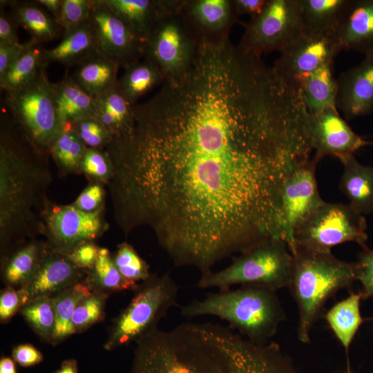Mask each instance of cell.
Here are the masks:
<instances>
[{"instance_id": "1", "label": "cell", "mask_w": 373, "mask_h": 373, "mask_svg": "<svg viewBox=\"0 0 373 373\" xmlns=\"http://www.w3.org/2000/svg\"><path fill=\"white\" fill-rule=\"evenodd\" d=\"M105 150L117 225L149 227L175 266L203 275L279 238L283 186L313 149L300 90L224 39L201 42Z\"/></svg>"}, {"instance_id": "2", "label": "cell", "mask_w": 373, "mask_h": 373, "mask_svg": "<svg viewBox=\"0 0 373 373\" xmlns=\"http://www.w3.org/2000/svg\"><path fill=\"white\" fill-rule=\"evenodd\" d=\"M130 373L300 372L276 343H254L219 324L188 322L137 341Z\"/></svg>"}, {"instance_id": "3", "label": "cell", "mask_w": 373, "mask_h": 373, "mask_svg": "<svg viewBox=\"0 0 373 373\" xmlns=\"http://www.w3.org/2000/svg\"><path fill=\"white\" fill-rule=\"evenodd\" d=\"M37 149L9 115L0 127V257L41 235L52 178L48 155Z\"/></svg>"}, {"instance_id": "4", "label": "cell", "mask_w": 373, "mask_h": 373, "mask_svg": "<svg viewBox=\"0 0 373 373\" xmlns=\"http://www.w3.org/2000/svg\"><path fill=\"white\" fill-rule=\"evenodd\" d=\"M289 289L298 311L297 334L303 343L310 342V332L327 300L338 291L358 280L356 262H347L332 252L295 248Z\"/></svg>"}, {"instance_id": "5", "label": "cell", "mask_w": 373, "mask_h": 373, "mask_svg": "<svg viewBox=\"0 0 373 373\" xmlns=\"http://www.w3.org/2000/svg\"><path fill=\"white\" fill-rule=\"evenodd\" d=\"M276 292L250 285L233 290H219L182 306L180 312L189 318L217 316L227 321L230 328L238 329L248 340L267 343L286 318Z\"/></svg>"}, {"instance_id": "6", "label": "cell", "mask_w": 373, "mask_h": 373, "mask_svg": "<svg viewBox=\"0 0 373 373\" xmlns=\"http://www.w3.org/2000/svg\"><path fill=\"white\" fill-rule=\"evenodd\" d=\"M292 260L287 242L280 238H271L234 258L226 268L202 275L196 286L223 291L241 285L276 291L288 287Z\"/></svg>"}, {"instance_id": "7", "label": "cell", "mask_w": 373, "mask_h": 373, "mask_svg": "<svg viewBox=\"0 0 373 373\" xmlns=\"http://www.w3.org/2000/svg\"><path fill=\"white\" fill-rule=\"evenodd\" d=\"M178 290L168 274H151L138 284L130 303L113 320L104 348L112 351L136 343L154 332L160 321L177 305Z\"/></svg>"}, {"instance_id": "8", "label": "cell", "mask_w": 373, "mask_h": 373, "mask_svg": "<svg viewBox=\"0 0 373 373\" xmlns=\"http://www.w3.org/2000/svg\"><path fill=\"white\" fill-rule=\"evenodd\" d=\"M367 223L364 215L350 204L324 202L296 228L294 249L330 253L340 244L355 242L367 246Z\"/></svg>"}, {"instance_id": "9", "label": "cell", "mask_w": 373, "mask_h": 373, "mask_svg": "<svg viewBox=\"0 0 373 373\" xmlns=\"http://www.w3.org/2000/svg\"><path fill=\"white\" fill-rule=\"evenodd\" d=\"M46 68L27 87L6 93L5 104L19 129L40 151L49 149L61 130L55 109L53 86Z\"/></svg>"}, {"instance_id": "10", "label": "cell", "mask_w": 373, "mask_h": 373, "mask_svg": "<svg viewBox=\"0 0 373 373\" xmlns=\"http://www.w3.org/2000/svg\"><path fill=\"white\" fill-rule=\"evenodd\" d=\"M182 1L160 16L145 43L144 57L157 65L165 80L186 72L201 39L181 11Z\"/></svg>"}, {"instance_id": "11", "label": "cell", "mask_w": 373, "mask_h": 373, "mask_svg": "<svg viewBox=\"0 0 373 373\" xmlns=\"http://www.w3.org/2000/svg\"><path fill=\"white\" fill-rule=\"evenodd\" d=\"M303 34L298 0H268L262 12L246 24L238 46L261 57L282 52Z\"/></svg>"}, {"instance_id": "12", "label": "cell", "mask_w": 373, "mask_h": 373, "mask_svg": "<svg viewBox=\"0 0 373 373\" xmlns=\"http://www.w3.org/2000/svg\"><path fill=\"white\" fill-rule=\"evenodd\" d=\"M108 227L105 208L86 212L72 204L50 202L43 215L41 235L50 251L68 255L79 245L95 242Z\"/></svg>"}, {"instance_id": "13", "label": "cell", "mask_w": 373, "mask_h": 373, "mask_svg": "<svg viewBox=\"0 0 373 373\" xmlns=\"http://www.w3.org/2000/svg\"><path fill=\"white\" fill-rule=\"evenodd\" d=\"M321 158L316 155L298 163L289 175L282 190L278 216L280 238L291 253L294 233L298 225L325 201L316 179V168Z\"/></svg>"}, {"instance_id": "14", "label": "cell", "mask_w": 373, "mask_h": 373, "mask_svg": "<svg viewBox=\"0 0 373 373\" xmlns=\"http://www.w3.org/2000/svg\"><path fill=\"white\" fill-rule=\"evenodd\" d=\"M88 21L97 55L124 68L144 57L145 42L104 3L92 0Z\"/></svg>"}, {"instance_id": "15", "label": "cell", "mask_w": 373, "mask_h": 373, "mask_svg": "<svg viewBox=\"0 0 373 373\" xmlns=\"http://www.w3.org/2000/svg\"><path fill=\"white\" fill-rule=\"evenodd\" d=\"M340 51L334 37L303 34L280 52L273 68L285 80L298 86L305 76L323 65L333 63Z\"/></svg>"}, {"instance_id": "16", "label": "cell", "mask_w": 373, "mask_h": 373, "mask_svg": "<svg viewBox=\"0 0 373 373\" xmlns=\"http://www.w3.org/2000/svg\"><path fill=\"white\" fill-rule=\"evenodd\" d=\"M309 128L312 149L321 159L329 155L339 160L362 147L373 146V141L366 140L350 127L336 108L309 114Z\"/></svg>"}, {"instance_id": "17", "label": "cell", "mask_w": 373, "mask_h": 373, "mask_svg": "<svg viewBox=\"0 0 373 373\" xmlns=\"http://www.w3.org/2000/svg\"><path fill=\"white\" fill-rule=\"evenodd\" d=\"M335 105L346 120L372 112L373 53L365 55L358 65L339 75Z\"/></svg>"}, {"instance_id": "18", "label": "cell", "mask_w": 373, "mask_h": 373, "mask_svg": "<svg viewBox=\"0 0 373 373\" xmlns=\"http://www.w3.org/2000/svg\"><path fill=\"white\" fill-rule=\"evenodd\" d=\"M86 271L78 268L68 255L50 251L34 278L20 289L23 303L41 296H54L70 286L82 281Z\"/></svg>"}, {"instance_id": "19", "label": "cell", "mask_w": 373, "mask_h": 373, "mask_svg": "<svg viewBox=\"0 0 373 373\" xmlns=\"http://www.w3.org/2000/svg\"><path fill=\"white\" fill-rule=\"evenodd\" d=\"M181 11L200 39L229 35L238 19L233 0H183Z\"/></svg>"}, {"instance_id": "20", "label": "cell", "mask_w": 373, "mask_h": 373, "mask_svg": "<svg viewBox=\"0 0 373 373\" xmlns=\"http://www.w3.org/2000/svg\"><path fill=\"white\" fill-rule=\"evenodd\" d=\"M334 38L340 50L373 53V0H351Z\"/></svg>"}, {"instance_id": "21", "label": "cell", "mask_w": 373, "mask_h": 373, "mask_svg": "<svg viewBox=\"0 0 373 373\" xmlns=\"http://www.w3.org/2000/svg\"><path fill=\"white\" fill-rule=\"evenodd\" d=\"M48 248L45 240H30L1 258V278L6 287L22 289L35 276Z\"/></svg>"}, {"instance_id": "22", "label": "cell", "mask_w": 373, "mask_h": 373, "mask_svg": "<svg viewBox=\"0 0 373 373\" xmlns=\"http://www.w3.org/2000/svg\"><path fill=\"white\" fill-rule=\"evenodd\" d=\"M181 0H103L109 9L146 43L154 25Z\"/></svg>"}, {"instance_id": "23", "label": "cell", "mask_w": 373, "mask_h": 373, "mask_svg": "<svg viewBox=\"0 0 373 373\" xmlns=\"http://www.w3.org/2000/svg\"><path fill=\"white\" fill-rule=\"evenodd\" d=\"M351 0H298L303 30L316 37H334Z\"/></svg>"}, {"instance_id": "24", "label": "cell", "mask_w": 373, "mask_h": 373, "mask_svg": "<svg viewBox=\"0 0 373 373\" xmlns=\"http://www.w3.org/2000/svg\"><path fill=\"white\" fill-rule=\"evenodd\" d=\"M344 171L339 188L356 211L364 215L373 211V167L360 164L354 155L339 159Z\"/></svg>"}, {"instance_id": "25", "label": "cell", "mask_w": 373, "mask_h": 373, "mask_svg": "<svg viewBox=\"0 0 373 373\" xmlns=\"http://www.w3.org/2000/svg\"><path fill=\"white\" fill-rule=\"evenodd\" d=\"M96 55V44L88 20L64 32L62 40L56 46L44 49V60L47 65L50 62H58L66 66H78Z\"/></svg>"}, {"instance_id": "26", "label": "cell", "mask_w": 373, "mask_h": 373, "mask_svg": "<svg viewBox=\"0 0 373 373\" xmlns=\"http://www.w3.org/2000/svg\"><path fill=\"white\" fill-rule=\"evenodd\" d=\"M53 97L57 114L63 128L82 118L95 116V98L83 90L73 79L66 75L53 83Z\"/></svg>"}, {"instance_id": "27", "label": "cell", "mask_w": 373, "mask_h": 373, "mask_svg": "<svg viewBox=\"0 0 373 373\" xmlns=\"http://www.w3.org/2000/svg\"><path fill=\"white\" fill-rule=\"evenodd\" d=\"M333 63L323 65L303 77L298 83L309 115L336 108L337 79L334 77Z\"/></svg>"}, {"instance_id": "28", "label": "cell", "mask_w": 373, "mask_h": 373, "mask_svg": "<svg viewBox=\"0 0 373 373\" xmlns=\"http://www.w3.org/2000/svg\"><path fill=\"white\" fill-rule=\"evenodd\" d=\"M10 17L17 24L26 29L31 39L38 44L55 39L62 29L55 18L35 1H8Z\"/></svg>"}, {"instance_id": "29", "label": "cell", "mask_w": 373, "mask_h": 373, "mask_svg": "<svg viewBox=\"0 0 373 373\" xmlns=\"http://www.w3.org/2000/svg\"><path fill=\"white\" fill-rule=\"evenodd\" d=\"M26 49L8 67L0 77V86L6 93H15L31 84L47 64L44 60V50L30 39Z\"/></svg>"}, {"instance_id": "30", "label": "cell", "mask_w": 373, "mask_h": 373, "mask_svg": "<svg viewBox=\"0 0 373 373\" xmlns=\"http://www.w3.org/2000/svg\"><path fill=\"white\" fill-rule=\"evenodd\" d=\"M119 68L113 61L96 55L78 66L72 78L95 99L117 86Z\"/></svg>"}, {"instance_id": "31", "label": "cell", "mask_w": 373, "mask_h": 373, "mask_svg": "<svg viewBox=\"0 0 373 373\" xmlns=\"http://www.w3.org/2000/svg\"><path fill=\"white\" fill-rule=\"evenodd\" d=\"M361 293L351 292L345 299L334 305L325 314V319L336 338L348 352L350 346L364 319L360 305Z\"/></svg>"}, {"instance_id": "32", "label": "cell", "mask_w": 373, "mask_h": 373, "mask_svg": "<svg viewBox=\"0 0 373 373\" xmlns=\"http://www.w3.org/2000/svg\"><path fill=\"white\" fill-rule=\"evenodd\" d=\"M164 81L157 65L144 57L142 61L125 68L124 73L118 79L117 88L128 102L135 105L140 97Z\"/></svg>"}, {"instance_id": "33", "label": "cell", "mask_w": 373, "mask_h": 373, "mask_svg": "<svg viewBox=\"0 0 373 373\" xmlns=\"http://www.w3.org/2000/svg\"><path fill=\"white\" fill-rule=\"evenodd\" d=\"M95 117L113 137L125 131L133 117L134 106L123 96L117 86L95 99Z\"/></svg>"}, {"instance_id": "34", "label": "cell", "mask_w": 373, "mask_h": 373, "mask_svg": "<svg viewBox=\"0 0 373 373\" xmlns=\"http://www.w3.org/2000/svg\"><path fill=\"white\" fill-rule=\"evenodd\" d=\"M83 281L91 292L108 296L126 290L133 291L138 285L123 278L113 262L112 254L105 247H100L95 265L86 271Z\"/></svg>"}, {"instance_id": "35", "label": "cell", "mask_w": 373, "mask_h": 373, "mask_svg": "<svg viewBox=\"0 0 373 373\" xmlns=\"http://www.w3.org/2000/svg\"><path fill=\"white\" fill-rule=\"evenodd\" d=\"M90 293L91 291L82 280L52 296L55 325L51 345L55 346L75 334L72 318L75 307L80 300Z\"/></svg>"}, {"instance_id": "36", "label": "cell", "mask_w": 373, "mask_h": 373, "mask_svg": "<svg viewBox=\"0 0 373 373\" xmlns=\"http://www.w3.org/2000/svg\"><path fill=\"white\" fill-rule=\"evenodd\" d=\"M86 148L70 124L64 126L49 149L59 175L79 174L80 162Z\"/></svg>"}, {"instance_id": "37", "label": "cell", "mask_w": 373, "mask_h": 373, "mask_svg": "<svg viewBox=\"0 0 373 373\" xmlns=\"http://www.w3.org/2000/svg\"><path fill=\"white\" fill-rule=\"evenodd\" d=\"M19 313L42 341L51 343L55 325L53 297L32 299L21 307Z\"/></svg>"}, {"instance_id": "38", "label": "cell", "mask_w": 373, "mask_h": 373, "mask_svg": "<svg viewBox=\"0 0 373 373\" xmlns=\"http://www.w3.org/2000/svg\"><path fill=\"white\" fill-rule=\"evenodd\" d=\"M108 296L104 294L91 292L79 300L72 318L75 334L82 333L104 321Z\"/></svg>"}, {"instance_id": "39", "label": "cell", "mask_w": 373, "mask_h": 373, "mask_svg": "<svg viewBox=\"0 0 373 373\" xmlns=\"http://www.w3.org/2000/svg\"><path fill=\"white\" fill-rule=\"evenodd\" d=\"M112 258L117 270L126 280L138 284L151 275L149 267L132 245L122 242L117 245Z\"/></svg>"}, {"instance_id": "40", "label": "cell", "mask_w": 373, "mask_h": 373, "mask_svg": "<svg viewBox=\"0 0 373 373\" xmlns=\"http://www.w3.org/2000/svg\"><path fill=\"white\" fill-rule=\"evenodd\" d=\"M79 173L90 181H97L106 186L113 175V165L106 150L86 148L79 164Z\"/></svg>"}, {"instance_id": "41", "label": "cell", "mask_w": 373, "mask_h": 373, "mask_svg": "<svg viewBox=\"0 0 373 373\" xmlns=\"http://www.w3.org/2000/svg\"><path fill=\"white\" fill-rule=\"evenodd\" d=\"M70 125L87 148L105 150L113 139V135L95 116L86 117Z\"/></svg>"}, {"instance_id": "42", "label": "cell", "mask_w": 373, "mask_h": 373, "mask_svg": "<svg viewBox=\"0 0 373 373\" xmlns=\"http://www.w3.org/2000/svg\"><path fill=\"white\" fill-rule=\"evenodd\" d=\"M92 3V0H62L61 12L57 23L64 32L89 19Z\"/></svg>"}, {"instance_id": "43", "label": "cell", "mask_w": 373, "mask_h": 373, "mask_svg": "<svg viewBox=\"0 0 373 373\" xmlns=\"http://www.w3.org/2000/svg\"><path fill=\"white\" fill-rule=\"evenodd\" d=\"M105 186L97 181L89 182L72 204L86 212H93L105 208Z\"/></svg>"}, {"instance_id": "44", "label": "cell", "mask_w": 373, "mask_h": 373, "mask_svg": "<svg viewBox=\"0 0 373 373\" xmlns=\"http://www.w3.org/2000/svg\"><path fill=\"white\" fill-rule=\"evenodd\" d=\"M356 262L359 269L358 280L362 285L360 292L363 299L373 298V250L367 245L363 247L358 254Z\"/></svg>"}, {"instance_id": "45", "label": "cell", "mask_w": 373, "mask_h": 373, "mask_svg": "<svg viewBox=\"0 0 373 373\" xmlns=\"http://www.w3.org/2000/svg\"><path fill=\"white\" fill-rule=\"evenodd\" d=\"M24 305L21 289L6 287L0 293V322L8 323Z\"/></svg>"}, {"instance_id": "46", "label": "cell", "mask_w": 373, "mask_h": 373, "mask_svg": "<svg viewBox=\"0 0 373 373\" xmlns=\"http://www.w3.org/2000/svg\"><path fill=\"white\" fill-rule=\"evenodd\" d=\"M99 249L95 242H86L77 246L68 256L75 266L87 271L95 265Z\"/></svg>"}, {"instance_id": "47", "label": "cell", "mask_w": 373, "mask_h": 373, "mask_svg": "<svg viewBox=\"0 0 373 373\" xmlns=\"http://www.w3.org/2000/svg\"><path fill=\"white\" fill-rule=\"evenodd\" d=\"M12 358L23 367L35 366L43 361V355L31 344H21L12 349Z\"/></svg>"}, {"instance_id": "48", "label": "cell", "mask_w": 373, "mask_h": 373, "mask_svg": "<svg viewBox=\"0 0 373 373\" xmlns=\"http://www.w3.org/2000/svg\"><path fill=\"white\" fill-rule=\"evenodd\" d=\"M29 42L10 45L0 43V77L3 75L8 67L26 49Z\"/></svg>"}, {"instance_id": "49", "label": "cell", "mask_w": 373, "mask_h": 373, "mask_svg": "<svg viewBox=\"0 0 373 373\" xmlns=\"http://www.w3.org/2000/svg\"><path fill=\"white\" fill-rule=\"evenodd\" d=\"M17 24L10 15H7L3 8L0 11V43L10 45H18L19 43L17 33Z\"/></svg>"}, {"instance_id": "50", "label": "cell", "mask_w": 373, "mask_h": 373, "mask_svg": "<svg viewBox=\"0 0 373 373\" xmlns=\"http://www.w3.org/2000/svg\"><path fill=\"white\" fill-rule=\"evenodd\" d=\"M239 15H248L254 17L262 12L268 0H233Z\"/></svg>"}, {"instance_id": "51", "label": "cell", "mask_w": 373, "mask_h": 373, "mask_svg": "<svg viewBox=\"0 0 373 373\" xmlns=\"http://www.w3.org/2000/svg\"><path fill=\"white\" fill-rule=\"evenodd\" d=\"M36 1L50 12L57 21L61 12L62 0H37Z\"/></svg>"}, {"instance_id": "52", "label": "cell", "mask_w": 373, "mask_h": 373, "mask_svg": "<svg viewBox=\"0 0 373 373\" xmlns=\"http://www.w3.org/2000/svg\"><path fill=\"white\" fill-rule=\"evenodd\" d=\"M15 363L12 358L1 357L0 359V373H17Z\"/></svg>"}, {"instance_id": "53", "label": "cell", "mask_w": 373, "mask_h": 373, "mask_svg": "<svg viewBox=\"0 0 373 373\" xmlns=\"http://www.w3.org/2000/svg\"><path fill=\"white\" fill-rule=\"evenodd\" d=\"M77 363L75 359H67L61 363L60 368L54 373H77Z\"/></svg>"}, {"instance_id": "54", "label": "cell", "mask_w": 373, "mask_h": 373, "mask_svg": "<svg viewBox=\"0 0 373 373\" xmlns=\"http://www.w3.org/2000/svg\"><path fill=\"white\" fill-rule=\"evenodd\" d=\"M343 373H352V372L351 370V368H350V366L349 362L347 363V368H346L345 371Z\"/></svg>"}, {"instance_id": "55", "label": "cell", "mask_w": 373, "mask_h": 373, "mask_svg": "<svg viewBox=\"0 0 373 373\" xmlns=\"http://www.w3.org/2000/svg\"><path fill=\"white\" fill-rule=\"evenodd\" d=\"M371 319H373V318H372Z\"/></svg>"}]
</instances>
